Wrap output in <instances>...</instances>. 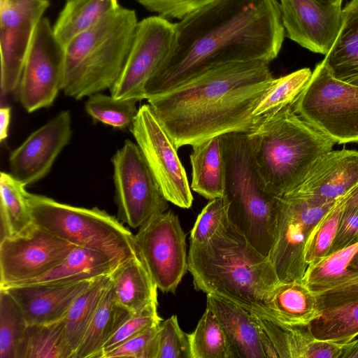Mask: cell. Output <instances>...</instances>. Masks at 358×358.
Returning a JSON list of instances; mask_svg holds the SVG:
<instances>
[{
	"label": "cell",
	"instance_id": "d4e9b609",
	"mask_svg": "<svg viewBox=\"0 0 358 358\" xmlns=\"http://www.w3.org/2000/svg\"><path fill=\"white\" fill-rule=\"evenodd\" d=\"M322 62L334 78L358 86V0L342 9L339 32Z\"/></svg>",
	"mask_w": 358,
	"mask_h": 358
},
{
	"label": "cell",
	"instance_id": "83f0119b",
	"mask_svg": "<svg viewBox=\"0 0 358 358\" xmlns=\"http://www.w3.org/2000/svg\"><path fill=\"white\" fill-rule=\"evenodd\" d=\"M133 314L116 302L110 284L74 358H101L106 342Z\"/></svg>",
	"mask_w": 358,
	"mask_h": 358
},
{
	"label": "cell",
	"instance_id": "9a60e30c",
	"mask_svg": "<svg viewBox=\"0 0 358 358\" xmlns=\"http://www.w3.org/2000/svg\"><path fill=\"white\" fill-rule=\"evenodd\" d=\"M64 47L53 27L43 17L38 22L27 56L20 83L19 100L28 113L52 105L62 90Z\"/></svg>",
	"mask_w": 358,
	"mask_h": 358
},
{
	"label": "cell",
	"instance_id": "681fc988",
	"mask_svg": "<svg viewBox=\"0 0 358 358\" xmlns=\"http://www.w3.org/2000/svg\"><path fill=\"white\" fill-rule=\"evenodd\" d=\"M345 204L358 208V183L346 194Z\"/></svg>",
	"mask_w": 358,
	"mask_h": 358
},
{
	"label": "cell",
	"instance_id": "4fadbf2b",
	"mask_svg": "<svg viewBox=\"0 0 358 358\" xmlns=\"http://www.w3.org/2000/svg\"><path fill=\"white\" fill-rule=\"evenodd\" d=\"M176 23L159 15L138 22L132 44L117 80L110 89L117 99H145L146 86L169 55Z\"/></svg>",
	"mask_w": 358,
	"mask_h": 358
},
{
	"label": "cell",
	"instance_id": "5b68a950",
	"mask_svg": "<svg viewBox=\"0 0 358 358\" xmlns=\"http://www.w3.org/2000/svg\"><path fill=\"white\" fill-rule=\"evenodd\" d=\"M135 10L120 6L65 47L62 91L80 100L110 89L125 64L135 35Z\"/></svg>",
	"mask_w": 358,
	"mask_h": 358
},
{
	"label": "cell",
	"instance_id": "b9f144b4",
	"mask_svg": "<svg viewBox=\"0 0 358 358\" xmlns=\"http://www.w3.org/2000/svg\"><path fill=\"white\" fill-rule=\"evenodd\" d=\"M157 301H153L126 320L106 342L101 358L131 338L159 324L162 320L157 313Z\"/></svg>",
	"mask_w": 358,
	"mask_h": 358
},
{
	"label": "cell",
	"instance_id": "7dc6e473",
	"mask_svg": "<svg viewBox=\"0 0 358 358\" xmlns=\"http://www.w3.org/2000/svg\"><path fill=\"white\" fill-rule=\"evenodd\" d=\"M11 110L7 106L0 108V141L2 143L8 135V128L10 122Z\"/></svg>",
	"mask_w": 358,
	"mask_h": 358
},
{
	"label": "cell",
	"instance_id": "e0dca14e",
	"mask_svg": "<svg viewBox=\"0 0 358 358\" xmlns=\"http://www.w3.org/2000/svg\"><path fill=\"white\" fill-rule=\"evenodd\" d=\"M72 134L70 112H59L12 151L10 173L26 186L41 180L50 171Z\"/></svg>",
	"mask_w": 358,
	"mask_h": 358
},
{
	"label": "cell",
	"instance_id": "277c9868",
	"mask_svg": "<svg viewBox=\"0 0 358 358\" xmlns=\"http://www.w3.org/2000/svg\"><path fill=\"white\" fill-rule=\"evenodd\" d=\"M263 188L280 196L296 186L313 162L335 143L288 106L247 132Z\"/></svg>",
	"mask_w": 358,
	"mask_h": 358
},
{
	"label": "cell",
	"instance_id": "ac0fdd59",
	"mask_svg": "<svg viewBox=\"0 0 358 358\" xmlns=\"http://www.w3.org/2000/svg\"><path fill=\"white\" fill-rule=\"evenodd\" d=\"M285 36L308 50L326 55L341 24L342 2L278 0Z\"/></svg>",
	"mask_w": 358,
	"mask_h": 358
},
{
	"label": "cell",
	"instance_id": "f907efd6",
	"mask_svg": "<svg viewBox=\"0 0 358 358\" xmlns=\"http://www.w3.org/2000/svg\"><path fill=\"white\" fill-rule=\"evenodd\" d=\"M349 267L358 271V250L355 252L350 259Z\"/></svg>",
	"mask_w": 358,
	"mask_h": 358
},
{
	"label": "cell",
	"instance_id": "836d02e7",
	"mask_svg": "<svg viewBox=\"0 0 358 358\" xmlns=\"http://www.w3.org/2000/svg\"><path fill=\"white\" fill-rule=\"evenodd\" d=\"M110 284V274L96 278L69 308L64 317L66 334L74 353L81 343Z\"/></svg>",
	"mask_w": 358,
	"mask_h": 358
},
{
	"label": "cell",
	"instance_id": "6da1fadb",
	"mask_svg": "<svg viewBox=\"0 0 358 358\" xmlns=\"http://www.w3.org/2000/svg\"><path fill=\"white\" fill-rule=\"evenodd\" d=\"M285 36L278 0H213L176 23L173 48L145 88V99L218 66L271 63Z\"/></svg>",
	"mask_w": 358,
	"mask_h": 358
},
{
	"label": "cell",
	"instance_id": "5bb4252c",
	"mask_svg": "<svg viewBox=\"0 0 358 358\" xmlns=\"http://www.w3.org/2000/svg\"><path fill=\"white\" fill-rule=\"evenodd\" d=\"M76 246L32 222L0 241V287L42 276Z\"/></svg>",
	"mask_w": 358,
	"mask_h": 358
},
{
	"label": "cell",
	"instance_id": "603a6c76",
	"mask_svg": "<svg viewBox=\"0 0 358 358\" xmlns=\"http://www.w3.org/2000/svg\"><path fill=\"white\" fill-rule=\"evenodd\" d=\"M110 284L116 302L131 313L157 301V287L138 254L114 269Z\"/></svg>",
	"mask_w": 358,
	"mask_h": 358
},
{
	"label": "cell",
	"instance_id": "d6986e66",
	"mask_svg": "<svg viewBox=\"0 0 358 358\" xmlns=\"http://www.w3.org/2000/svg\"><path fill=\"white\" fill-rule=\"evenodd\" d=\"M358 183V151H329L311 165L302 180L287 192L317 204L334 203Z\"/></svg>",
	"mask_w": 358,
	"mask_h": 358
},
{
	"label": "cell",
	"instance_id": "c3c4849f",
	"mask_svg": "<svg viewBox=\"0 0 358 358\" xmlns=\"http://www.w3.org/2000/svg\"><path fill=\"white\" fill-rule=\"evenodd\" d=\"M339 358H358V340L342 343Z\"/></svg>",
	"mask_w": 358,
	"mask_h": 358
},
{
	"label": "cell",
	"instance_id": "1f68e13d",
	"mask_svg": "<svg viewBox=\"0 0 358 358\" xmlns=\"http://www.w3.org/2000/svg\"><path fill=\"white\" fill-rule=\"evenodd\" d=\"M26 185L11 173L0 175V241L19 233L33 222Z\"/></svg>",
	"mask_w": 358,
	"mask_h": 358
},
{
	"label": "cell",
	"instance_id": "d590c367",
	"mask_svg": "<svg viewBox=\"0 0 358 358\" xmlns=\"http://www.w3.org/2000/svg\"><path fill=\"white\" fill-rule=\"evenodd\" d=\"M192 358H231L226 335L211 310L206 308L189 334Z\"/></svg>",
	"mask_w": 358,
	"mask_h": 358
},
{
	"label": "cell",
	"instance_id": "d6a6232c",
	"mask_svg": "<svg viewBox=\"0 0 358 358\" xmlns=\"http://www.w3.org/2000/svg\"><path fill=\"white\" fill-rule=\"evenodd\" d=\"M311 75L312 71L309 68H303L274 78L252 110L251 115L254 125L286 107L293 106Z\"/></svg>",
	"mask_w": 358,
	"mask_h": 358
},
{
	"label": "cell",
	"instance_id": "816d5d0a",
	"mask_svg": "<svg viewBox=\"0 0 358 358\" xmlns=\"http://www.w3.org/2000/svg\"><path fill=\"white\" fill-rule=\"evenodd\" d=\"M319 3L324 5L334 4L338 2H343V0H316Z\"/></svg>",
	"mask_w": 358,
	"mask_h": 358
},
{
	"label": "cell",
	"instance_id": "30bf717a",
	"mask_svg": "<svg viewBox=\"0 0 358 358\" xmlns=\"http://www.w3.org/2000/svg\"><path fill=\"white\" fill-rule=\"evenodd\" d=\"M130 131L166 199L189 208L193 196L178 148L149 103L138 108Z\"/></svg>",
	"mask_w": 358,
	"mask_h": 358
},
{
	"label": "cell",
	"instance_id": "bcb514c9",
	"mask_svg": "<svg viewBox=\"0 0 358 358\" xmlns=\"http://www.w3.org/2000/svg\"><path fill=\"white\" fill-rule=\"evenodd\" d=\"M319 310L358 300V278L316 294Z\"/></svg>",
	"mask_w": 358,
	"mask_h": 358
},
{
	"label": "cell",
	"instance_id": "74e56055",
	"mask_svg": "<svg viewBox=\"0 0 358 358\" xmlns=\"http://www.w3.org/2000/svg\"><path fill=\"white\" fill-rule=\"evenodd\" d=\"M136 102L131 99H117L99 92L88 96L85 109L95 122L120 129H130L138 110Z\"/></svg>",
	"mask_w": 358,
	"mask_h": 358
},
{
	"label": "cell",
	"instance_id": "ab89813d",
	"mask_svg": "<svg viewBox=\"0 0 358 358\" xmlns=\"http://www.w3.org/2000/svg\"><path fill=\"white\" fill-rule=\"evenodd\" d=\"M229 220L228 204L224 198L210 200L198 215L191 230L189 245L206 242Z\"/></svg>",
	"mask_w": 358,
	"mask_h": 358
},
{
	"label": "cell",
	"instance_id": "484cf974",
	"mask_svg": "<svg viewBox=\"0 0 358 358\" xmlns=\"http://www.w3.org/2000/svg\"><path fill=\"white\" fill-rule=\"evenodd\" d=\"M192 147L191 189L208 200L223 197L225 164L221 136Z\"/></svg>",
	"mask_w": 358,
	"mask_h": 358
},
{
	"label": "cell",
	"instance_id": "2e32d148",
	"mask_svg": "<svg viewBox=\"0 0 358 358\" xmlns=\"http://www.w3.org/2000/svg\"><path fill=\"white\" fill-rule=\"evenodd\" d=\"M48 0H0L1 98L15 92Z\"/></svg>",
	"mask_w": 358,
	"mask_h": 358
},
{
	"label": "cell",
	"instance_id": "60d3db41",
	"mask_svg": "<svg viewBox=\"0 0 358 358\" xmlns=\"http://www.w3.org/2000/svg\"><path fill=\"white\" fill-rule=\"evenodd\" d=\"M157 358H192L189 334L180 328L173 315L159 324Z\"/></svg>",
	"mask_w": 358,
	"mask_h": 358
},
{
	"label": "cell",
	"instance_id": "f5cc1de1",
	"mask_svg": "<svg viewBox=\"0 0 358 358\" xmlns=\"http://www.w3.org/2000/svg\"><path fill=\"white\" fill-rule=\"evenodd\" d=\"M66 1H71V0H66Z\"/></svg>",
	"mask_w": 358,
	"mask_h": 358
},
{
	"label": "cell",
	"instance_id": "8d00e7d4",
	"mask_svg": "<svg viewBox=\"0 0 358 358\" xmlns=\"http://www.w3.org/2000/svg\"><path fill=\"white\" fill-rule=\"evenodd\" d=\"M27 325L17 303L0 288V358H17Z\"/></svg>",
	"mask_w": 358,
	"mask_h": 358
},
{
	"label": "cell",
	"instance_id": "ffe728a7",
	"mask_svg": "<svg viewBox=\"0 0 358 358\" xmlns=\"http://www.w3.org/2000/svg\"><path fill=\"white\" fill-rule=\"evenodd\" d=\"M206 308L213 311L219 321L226 335L231 358L278 357L271 341L259 322L258 316L212 294H207Z\"/></svg>",
	"mask_w": 358,
	"mask_h": 358
},
{
	"label": "cell",
	"instance_id": "f35d334b",
	"mask_svg": "<svg viewBox=\"0 0 358 358\" xmlns=\"http://www.w3.org/2000/svg\"><path fill=\"white\" fill-rule=\"evenodd\" d=\"M345 201L346 195L338 199L311 231L304 250V258L307 264L321 259L329 254Z\"/></svg>",
	"mask_w": 358,
	"mask_h": 358
},
{
	"label": "cell",
	"instance_id": "7402d4cb",
	"mask_svg": "<svg viewBox=\"0 0 358 358\" xmlns=\"http://www.w3.org/2000/svg\"><path fill=\"white\" fill-rule=\"evenodd\" d=\"M279 358H339L341 343L316 339L308 325L288 326L258 317Z\"/></svg>",
	"mask_w": 358,
	"mask_h": 358
},
{
	"label": "cell",
	"instance_id": "4dcf8cb0",
	"mask_svg": "<svg viewBox=\"0 0 358 358\" xmlns=\"http://www.w3.org/2000/svg\"><path fill=\"white\" fill-rule=\"evenodd\" d=\"M358 243L308 264L302 282L318 294L358 278V271L349 267Z\"/></svg>",
	"mask_w": 358,
	"mask_h": 358
},
{
	"label": "cell",
	"instance_id": "9c48e42d",
	"mask_svg": "<svg viewBox=\"0 0 358 358\" xmlns=\"http://www.w3.org/2000/svg\"><path fill=\"white\" fill-rule=\"evenodd\" d=\"M117 219L139 228L169 208L138 145L127 139L111 159Z\"/></svg>",
	"mask_w": 358,
	"mask_h": 358
},
{
	"label": "cell",
	"instance_id": "44dd1931",
	"mask_svg": "<svg viewBox=\"0 0 358 358\" xmlns=\"http://www.w3.org/2000/svg\"><path fill=\"white\" fill-rule=\"evenodd\" d=\"M96 279L65 283L13 285L0 288L5 289L15 300L27 324H41L64 318L73 301Z\"/></svg>",
	"mask_w": 358,
	"mask_h": 358
},
{
	"label": "cell",
	"instance_id": "52a82bcc",
	"mask_svg": "<svg viewBox=\"0 0 358 358\" xmlns=\"http://www.w3.org/2000/svg\"><path fill=\"white\" fill-rule=\"evenodd\" d=\"M27 201L33 223L64 240L103 252L120 262L137 255L134 235L103 210L73 206L29 192Z\"/></svg>",
	"mask_w": 358,
	"mask_h": 358
},
{
	"label": "cell",
	"instance_id": "8992f818",
	"mask_svg": "<svg viewBox=\"0 0 358 358\" xmlns=\"http://www.w3.org/2000/svg\"><path fill=\"white\" fill-rule=\"evenodd\" d=\"M225 164L223 197L230 222L259 253L268 257L275 243L278 196L262 186L247 132L221 136Z\"/></svg>",
	"mask_w": 358,
	"mask_h": 358
},
{
	"label": "cell",
	"instance_id": "e575fe53",
	"mask_svg": "<svg viewBox=\"0 0 358 358\" xmlns=\"http://www.w3.org/2000/svg\"><path fill=\"white\" fill-rule=\"evenodd\" d=\"M314 338L344 343L358 335V300L320 310L308 324Z\"/></svg>",
	"mask_w": 358,
	"mask_h": 358
},
{
	"label": "cell",
	"instance_id": "ba28073f",
	"mask_svg": "<svg viewBox=\"0 0 358 358\" xmlns=\"http://www.w3.org/2000/svg\"><path fill=\"white\" fill-rule=\"evenodd\" d=\"M292 108L335 143L358 142V86L334 78L322 61Z\"/></svg>",
	"mask_w": 358,
	"mask_h": 358
},
{
	"label": "cell",
	"instance_id": "f546056e",
	"mask_svg": "<svg viewBox=\"0 0 358 358\" xmlns=\"http://www.w3.org/2000/svg\"><path fill=\"white\" fill-rule=\"evenodd\" d=\"M74 355L63 318L48 324H28L17 358H74Z\"/></svg>",
	"mask_w": 358,
	"mask_h": 358
},
{
	"label": "cell",
	"instance_id": "7a4b0ae2",
	"mask_svg": "<svg viewBox=\"0 0 358 358\" xmlns=\"http://www.w3.org/2000/svg\"><path fill=\"white\" fill-rule=\"evenodd\" d=\"M269 62H231L210 69L148 103L178 148L231 132H248L252 110L274 77Z\"/></svg>",
	"mask_w": 358,
	"mask_h": 358
},
{
	"label": "cell",
	"instance_id": "4316f807",
	"mask_svg": "<svg viewBox=\"0 0 358 358\" xmlns=\"http://www.w3.org/2000/svg\"><path fill=\"white\" fill-rule=\"evenodd\" d=\"M120 263L103 252L76 246L61 264L51 271L37 278L15 285L65 283L93 280L110 274Z\"/></svg>",
	"mask_w": 358,
	"mask_h": 358
},
{
	"label": "cell",
	"instance_id": "f6af8a7d",
	"mask_svg": "<svg viewBox=\"0 0 358 358\" xmlns=\"http://www.w3.org/2000/svg\"><path fill=\"white\" fill-rule=\"evenodd\" d=\"M356 243H358V208L347 206L345 203L329 254Z\"/></svg>",
	"mask_w": 358,
	"mask_h": 358
},
{
	"label": "cell",
	"instance_id": "ee69618b",
	"mask_svg": "<svg viewBox=\"0 0 358 358\" xmlns=\"http://www.w3.org/2000/svg\"><path fill=\"white\" fill-rule=\"evenodd\" d=\"M148 10L168 20H182L213 0H135Z\"/></svg>",
	"mask_w": 358,
	"mask_h": 358
},
{
	"label": "cell",
	"instance_id": "3957f363",
	"mask_svg": "<svg viewBox=\"0 0 358 358\" xmlns=\"http://www.w3.org/2000/svg\"><path fill=\"white\" fill-rule=\"evenodd\" d=\"M188 271L194 288L273 322L264 301L280 282L269 259L229 220L206 242L189 245Z\"/></svg>",
	"mask_w": 358,
	"mask_h": 358
},
{
	"label": "cell",
	"instance_id": "7c38bea8",
	"mask_svg": "<svg viewBox=\"0 0 358 358\" xmlns=\"http://www.w3.org/2000/svg\"><path fill=\"white\" fill-rule=\"evenodd\" d=\"M134 245L157 288L174 294L188 271L186 234L178 215L169 210L151 217L134 235Z\"/></svg>",
	"mask_w": 358,
	"mask_h": 358
},
{
	"label": "cell",
	"instance_id": "cb8c5ba5",
	"mask_svg": "<svg viewBox=\"0 0 358 358\" xmlns=\"http://www.w3.org/2000/svg\"><path fill=\"white\" fill-rule=\"evenodd\" d=\"M273 322L306 326L319 314L316 294L302 281L280 282L264 301Z\"/></svg>",
	"mask_w": 358,
	"mask_h": 358
},
{
	"label": "cell",
	"instance_id": "8fae6325",
	"mask_svg": "<svg viewBox=\"0 0 358 358\" xmlns=\"http://www.w3.org/2000/svg\"><path fill=\"white\" fill-rule=\"evenodd\" d=\"M335 202L317 204L290 192L278 196L276 236L268 257L280 282L302 280L307 239Z\"/></svg>",
	"mask_w": 358,
	"mask_h": 358
},
{
	"label": "cell",
	"instance_id": "7bdbcfd3",
	"mask_svg": "<svg viewBox=\"0 0 358 358\" xmlns=\"http://www.w3.org/2000/svg\"><path fill=\"white\" fill-rule=\"evenodd\" d=\"M159 324L144 331L107 352L103 358H157Z\"/></svg>",
	"mask_w": 358,
	"mask_h": 358
},
{
	"label": "cell",
	"instance_id": "f1b7e54d",
	"mask_svg": "<svg viewBox=\"0 0 358 358\" xmlns=\"http://www.w3.org/2000/svg\"><path fill=\"white\" fill-rule=\"evenodd\" d=\"M120 6L117 0L68 1L53 26L55 35L65 47L74 37L97 24Z\"/></svg>",
	"mask_w": 358,
	"mask_h": 358
}]
</instances>
